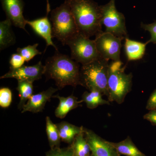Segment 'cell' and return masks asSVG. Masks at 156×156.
<instances>
[{"mask_svg":"<svg viewBox=\"0 0 156 156\" xmlns=\"http://www.w3.org/2000/svg\"><path fill=\"white\" fill-rule=\"evenodd\" d=\"M46 156H74L72 144L64 148L55 147L50 148L46 153Z\"/></svg>","mask_w":156,"mask_h":156,"instance_id":"24","label":"cell"},{"mask_svg":"<svg viewBox=\"0 0 156 156\" xmlns=\"http://www.w3.org/2000/svg\"><path fill=\"white\" fill-rule=\"evenodd\" d=\"M33 83L28 81H18L17 89L19 92L20 101L18 108L22 109L23 107L33 95Z\"/></svg>","mask_w":156,"mask_h":156,"instance_id":"20","label":"cell"},{"mask_svg":"<svg viewBox=\"0 0 156 156\" xmlns=\"http://www.w3.org/2000/svg\"><path fill=\"white\" fill-rule=\"evenodd\" d=\"M47 14L44 17L34 20H27V23L31 27L34 31L44 39L47 43V47L51 46L58 50L57 47L52 41V27L48 17V14L50 10H47Z\"/></svg>","mask_w":156,"mask_h":156,"instance_id":"13","label":"cell"},{"mask_svg":"<svg viewBox=\"0 0 156 156\" xmlns=\"http://www.w3.org/2000/svg\"><path fill=\"white\" fill-rule=\"evenodd\" d=\"M92 156V155H91V154H90V155H87V156Z\"/></svg>","mask_w":156,"mask_h":156,"instance_id":"30","label":"cell"},{"mask_svg":"<svg viewBox=\"0 0 156 156\" xmlns=\"http://www.w3.org/2000/svg\"><path fill=\"white\" fill-rule=\"evenodd\" d=\"M83 131L92 156H121L110 142L101 138L90 129L84 128Z\"/></svg>","mask_w":156,"mask_h":156,"instance_id":"9","label":"cell"},{"mask_svg":"<svg viewBox=\"0 0 156 156\" xmlns=\"http://www.w3.org/2000/svg\"><path fill=\"white\" fill-rule=\"evenodd\" d=\"M147 43H143L130 40H125V48L128 61L139 60L142 58L145 53Z\"/></svg>","mask_w":156,"mask_h":156,"instance_id":"16","label":"cell"},{"mask_svg":"<svg viewBox=\"0 0 156 156\" xmlns=\"http://www.w3.org/2000/svg\"><path fill=\"white\" fill-rule=\"evenodd\" d=\"M102 95L101 92L97 90L85 92L82 95V100L86 104L88 108L92 109L96 108L99 105H110L108 100L102 98Z\"/></svg>","mask_w":156,"mask_h":156,"instance_id":"19","label":"cell"},{"mask_svg":"<svg viewBox=\"0 0 156 156\" xmlns=\"http://www.w3.org/2000/svg\"><path fill=\"white\" fill-rule=\"evenodd\" d=\"M123 39L106 32H102L95 37L98 51L102 58L113 61H119Z\"/></svg>","mask_w":156,"mask_h":156,"instance_id":"8","label":"cell"},{"mask_svg":"<svg viewBox=\"0 0 156 156\" xmlns=\"http://www.w3.org/2000/svg\"><path fill=\"white\" fill-rule=\"evenodd\" d=\"M61 140L69 144H72L76 136L83 131V126L78 127L68 122H61L56 124Z\"/></svg>","mask_w":156,"mask_h":156,"instance_id":"15","label":"cell"},{"mask_svg":"<svg viewBox=\"0 0 156 156\" xmlns=\"http://www.w3.org/2000/svg\"><path fill=\"white\" fill-rule=\"evenodd\" d=\"M45 66L40 61L35 65L32 66H25L18 69L10 68L9 72L2 76L1 79L7 78H14L17 81H28L33 82L42 78L44 74Z\"/></svg>","mask_w":156,"mask_h":156,"instance_id":"10","label":"cell"},{"mask_svg":"<svg viewBox=\"0 0 156 156\" xmlns=\"http://www.w3.org/2000/svg\"><path fill=\"white\" fill-rule=\"evenodd\" d=\"M46 132L50 148L60 147L61 139L56 124H54L48 116L46 117Z\"/></svg>","mask_w":156,"mask_h":156,"instance_id":"21","label":"cell"},{"mask_svg":"<svg viewBox=\"0 0 156 156\" xmlns=\"http://www.w3.org/2000/svg\"><path fill=\"white\" fill-rule=\"evenodd\" d=\"M100 6L101 23L105 27V32L123 40L128 38L126 18L122 13L117 10L115 0H110L107 4Z\"/></svg>","mask_w":156,"mask_h":156,"instance_id":"6","label":"cell"},{"mask_svg":"<svg viewBox=\"0 0 156 156\" xmlns=\"http://www.w3.org/2000/svg\"><path fill=\"white\" fill-rule=\"evenodd\" d=\"M44 74L48 79H52L58 89L67 86L76 87L80 85V66L77 62L64 54L56 51L48 58L45 65Z\"/></svg>","mask_w":156,"mask_h":156,"instance_id":"2","label":"cell"},{"mask_svg":"<svg viewBox=\"0 0 156 156\" xmlns=\"http://www.w3.org/2000/svg\"><path fill=\"white\" fill-rule=\"evenodd\" d=\"M25 60L24 58L20 54L14 53L11 55L10 58V64L11 69H18L23 66Z\"/></svg>","mask_w":156,"mask_h":156,"instance_id":"27","label":"cell"},{"mask_svg":"<svg viewBox=\"0 0 156 156\" xmlns=\"http://www.w3.org/2000/svg\"><path fill=\"white\" fill-rule=\"evenodd\" d=\"M38 46V44H35L33 45H28L23 48H18L17 50V53L22 56L26 62H28L37 55L42 54L41 52L37 49Z\"/></svg>","mask_w":156,"mask_h":156,"instance_id":"23","label":"cell"},{"mask_svg":"<svg viewBox=\"0 0 156 156\" xmlns=\"http://www.w3.org/2000/svg\"><path fill=\"white\" fill-rule=\"evenodd\" d=\"M121 60L113 61L109 64L108 69V100L119 104L124 102L126 95L131 91L132 85V73L126 74L125 67H122Z\"/></svg>","mask_w":156,"mask_h":156,"instance_id":"5","label":"cell"},{"mask_svg":"<svg viewBox=\"0 0 156 156\" xmlns=\"http://www.w3.org/2000/svg\"><path fill=\"white\" fill-rule=\"evenodd\" d=\"M11 20H6L0 22V49L4 50L13 45L16 39L12 28Z\"/></svg>","mask_w":156,"mask_h":156,"instance_id":"17","label":"cell"},{"mask_svg":"<svg viewBox=\"0 0 156 156\" xmlns=\"http://www.w3.org/2000/svg\"><path fill=\"white\" fill-rule=\"evenodd\" d=\"M2 7L12 25L27 32V20L23 15L24 2L23 0H1Z\"/></svg>","mask_w":156,"mask_h":156,"instance_id":"11","label":"cell"},{"mask_svg":"<svg viewBox=\"0 0 156 156\" xmlns=\"http://www.w3.org/2000/svg\"><path fill=\"white\" fill-rule=\"evenodd\" d=\"M47 2H49V1H48V0H47Z\"/></svg>","mask_w":156,"mask_h":156,"instance_id":"31","label":"cell"},{"mask_svg":"<svg viewBox=\"0 0 156 156\" xmlns=\"http://www.w3.org/2000/svg\"><path fill=\"white\" fill-rule=\"evenodd\" d=\"M140 26L144 30L147 31L150 34V39L146 43L147 44L152 43L156 44V21L150 24H144L142 23Z\"/></svg>","mask_w":156,"mask_h":156,"instance_id":"26","label":"cell"},{"mask_svg":"<svg viewBox=\"0 0 156 156\" xmlns=\"http://www.w3.org/2000/svg\"><path fill=\"white\" fill-rule=\"evenodd\" d=\"M79 33L88 38L102 33L100 6L93 0H69Z\"/></svg>","mask_w":156,"mask_h":156,"instance_id":"1","label":"cell"},{"mask_svg":"<svg viewBox=\"0 0 156 156\" xmlns=\"http://www.w3.org/2000/svg\"><path fill=\"white\" fill-rule=\"evenodd\" d=\"M146 108L149 110L156 109V89L151 95L147 105Z\"/></svg>","mask_w":156,"mask_h":156,"instance_id":"28","label":"cell"},{"mask_svg":"<svg viewBox=\"0 0 156 156\" xmlns=\"http://www.w3.org/2000/svg\"><path fill=\"white\" fill-rule=\"evenodd\" d=\"M59 100V104L55 111V115L57 118L62 119L66 116L71 111L81 106L82 100H78V98L72 95L68 97H62L56 95L53 96Z\"/></svg>","mask_w":156,"mask_h":156,"instance_id":"14","label":"cell"},{"mask_svg":"<svg viewBox=\"0 0 156 156\" xmlns=\"http://www.w3.org/2000/svg\"><path fill=\"white\" fill-rule=\"evenodd\" d=\"M108 60L102 57L85 65L80 69V85L89 91L97 90L108 96Z\"/></svg>","mask_w":156,"mask_h":156,"instance_id":"3","label":"cell"},{"mask_svg":"<svg viewBox=\"0 0 156 156\" xmlns=\"http://www.w3.org/2000/svg\"><path fill=\"white\" fill-rule=\"evenodd\" d=\"M71 58L78 63L88 64L101 57L98 51L95 41L79 33L68 42Z\"/></svg>","mask_w":156,"mask_h":156,"instance_id":"7","label":"cell"},{"mask_svg":"<svg viewBox=\"0 0 156 156\" xmlns=\"http://www.w3.org/2000/svg\"><path fill=\"white\" fill-rule=\"evenodd\" d=\"M12 101V93L11 89L8 88L0 89V106L4 108H9Z\"/></svg>","mask_w":156,"mask_h":156,"instance_id":"25","label":"cell"},{"mask_svg":"<svg viewBox=\"0 0 156 156\" xmlns=\"http://www.w3.org/2000/svg\"><path fill=\"white\" fill-rule=\"evenodd\" d=\"M74 156H86L90 154L91 149L84 131L76 136L73 143Z\"/></svg>","mask_w":156,"mask_h":156,"instance_id":"22","label":"cell"},{"mask_svg":"<svg viewBox=\"0 0 156 156\" xmlns=\"http://www.w3.org/2000/svg\"><path fill=\"white\" fill-rule=\"evenodd\" d=\"M144 119L148 121L156 126V109L151 110L144 116Z\"/></svg>","mask_w":156,"mask_h":156,"instance_id":"29","label":"cell"},{"mask_svg":"<svg viewBox=\"0 0 156 156\" xmlns=\"http://www.w3.org/2000/svg\"><path fill=\"white\" fill-rule=\"evenodd\" d=\"M57 90V89L50 87L45 91L32 95L23 107L21 112L23 113L30 112L37 113L42 112L44 108L46 103L53 97V94Z\"/></svg>","mask_w":156,"mask_h":156,"instance_id":"12","label":"cell"},{"mask_svg":"<svg viewBox=\"0 0 156 156\" xmlns=\"http://www.w3.org/2000/svg\"><path fill=\"white\" fill-rule=\"evenodd\" d=\"M50 20L53 37L56 38L63 45L67 44L79 34L69 0H66L61 5L51 11Z\"/></svg>","mask_w":156,"mask_h":156,"instance_id":"4","label":"cell"},{"mask_svg":"<svg viewBox=\"0 0 156 156\" xmlns=\"http://www.w3.org/2000/svg\"><path fill=\"white\" fill-rule=\"evenodd\" d=\"M121 155L126 156H147L137 148L130 136L118 143L110 142Z\"/></svg>","mask_w":156,"mask_h":156,"instance_id":"18","label":"cell"}]
</instances>
